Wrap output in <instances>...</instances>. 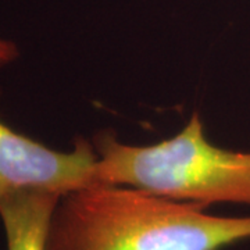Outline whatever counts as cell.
<instances>
[{"label": "cell", "mask_w": 250, "mask_h": 250, "mask_svg": "<svg viewBox=\"0 0 250 250\" xmlns=\"http://www.w3.org/2000/svg\"><path fill=\"white\" fill-rule=\"evenodd\" d=\"M92 139L77 138L70 150H56L0 120V199L21 190L65 195L99 185Z\"/></svg>", "instance_id": "cell-3"}, {"label": "cell", "mask_w": 250, "mask_h": 250, "mask_svg": "<svg viewBox=\"0 0 250 250\" xmlns=\"http://www.w3.org/2000/svg\"><path fill=\"white\" fill-rule=\"evenodd\" d=\"M206 210L135 188H83L60 197L47 250H223L250 241V215Z\"/></svg>", "instance_id": "cell-1"}, {"label": "cell", "mask_w": 250, "mask_h": 250, "mask_svg": "<svg viewBox=\"0 0 250 250\" xmlns=\"http://www.w3.org/2000/svg\"><path fill=\"white\" fill-rule=\"evenodd\" d=\"M62 195L21 190L0 199V221L7 250H47L49 229Z\"/></svg>", "instance_id": "cell-4"}, {"label": "cell", "mask_w": 250, "mask_h": 250, "mask_svg": "<svg viewBox=\"0 0 250 250\" xmlns=\"http://www.w3.org/2000/svg\"><path fill=\"white\" fill-rule=\"evenodd\" d=\"M20 56L18 46L9 39L0 38V70L16 62Z\"/></svg>", "instance_id": "cell-5"}, {"label": "cell", "mask_w": 250, "mask_h": 250, "mask_svg": "<svg viewBox=\"0 0 250 250\" xmlns=\"http://www.w3.org/2000/svg\"><path fill=\"white\" fill-rule=\"evenodd\" d=\"M92 142L99 185L135 188L203 208L250 206V152L210 142L197 111L179 132L153 145L121 142L113 131H100Z\"/></svg>", "instance_id": "cell-2"}]
</instances>
